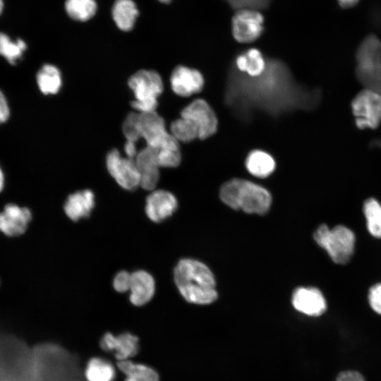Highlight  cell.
<instances>
[{"label": "cell", "mask_w": 381, "mask_h": 381, "mask_svg": "<svg viewBox=\"0 0 381 381\" xmlns=\"http://www.w3.org/2000/svg\"><path fill=\"white\" fill-rule=\"evenodd\" d=\"M4 6V1H3V0H0V16H1V14L2 13V12H3Z\"/></svg>", "instance_id": "ab89813d"}, {"label": "cell", "mask_w": 381, "mask_h": 381, "mask_svg": "<svg viewBox=\"0 0 381 381\" xmlns=\"http://www.w3.org/2000/svg\"><path fill=\"white\" fill-rule=\"evenodd\" d=\"M292 304L298 312L311 317H318L327 308L325 298L315 287H299L292 295Z\"/></svg>", "instance_id": "7c38bea8"}, {"label": "cell", "mask_w": 381, "mask_h": 381, "mask_svg": "<svg viewBox=\"0 0 381 381\" xmlns=\"http://www.w3.org/2000/svg\"><path fill=\"white\" fill-rule=\"evenodd\" d=\"M31 217L28 208L14 204L6 205L0 213V231L8 236L21 235L25 231Z\"/></svg>", "instance_id": "2e32d148"}, {"label": "cell", "mask_w": 381, "mask_h": 381, "mask_svg": "<svg viewBox=\"0 0 381 381\" xmlns=\"http://www.w3.org/2000/svg\"><path fill=\"white\" fill-rule=\"evenodd\" d=\"M159 1L164 4H169L171 2V0H159Z\"/></svg>", "instance_id": "60d3db41"}, {"label": "cell", "mask_w": 381, "mask_h": 381, "mask_svg": "<svg viewBox=\"0 0 381 381\" xmlns=\"http://www.w3.org/2000/svg\"><path fill=\"white\" fill-rule=\"evenodd\" d=\"M27 49L26 43L21 39L16 41L4 32H0V55L3 56L12 65L21 59Z\"/></svg>", "instance_id": "4316f807"}, {"label": "cell", "mask_w": 381, "mask_h": 381, "mask_svg": "<svg viewBox=\"0 0 381 381\" xmlns=\"http://www.w3.org/2000/svg\"><path fill=\"white\" fill-rule=\"evenodd\" d=\"M219 197L230 207L250 214H265L272 202L271 194L267 189L241 179L224 183L220 188Z\"/></svg>", "instance_id": "7a4b0ae2"}, {"label": "cell", "mask_w": 381, "mask_h": 381, "mask_svg": "<svg viewBox=\"0 0 381 381\" xmlns=\"http://www.w3.org/2000/svg\"><path fill=\"white\" fill-rule=\"evenodd\" d=\"M117 366L126 376L124 381H160L157 371L147 365L125 360L118 361Z\"/></svg>", "instance_id": "603a6c76"}, {"label": "cell", "mask_w": 381, "mask_h": 381, "mask_svg": "<svg viewBox=\"0 0 381 381\" xmlns=\"http://www.w3.org/2000/svg\"><path fill=\"white\" fill-rule=\"evenodd\" d=\"M263 22V16L256 10H238L232 18L234 39L241 43L255 41L262 33Z\"/></svg>", "instance_id": "9c48e42d"}, {"label": "cell", "mask_w": 381, "mask_h": 381, "mask_svg": "<svg viewBox=\"0 0 381 381\" xmlns=\"http://www.w3.org/2000/svg\"><path fill=\"white\" fill-rule=\"evenodd\" d=\"M246 167L252 175L259 178H265L274 171L275 161L266 152L255 150L248 155Z\"/></svg>", "instance_id": "ffe728a7"}, {"label": "cell", "mask_w": 381, "mask_h": 381, "mask_svg": "<svg viewBox=\"0 0 381 381\" xmlns=\"http://www.w3.org/2000/svg\"><path fill=\"white\" fill-rule=\"evenodd\" d=\"M99 346L104 351L113 353L118 361H125L138 353L139 339L130 332L118 335L107 332L101 338Z\"/></svg>", "instance_id": "8fae6325"}, {"label": "cell", "mask_w": 381, "mask_h": 381, "mask_svg": "<svg viewBox=\"0 0 381 381\" xmlns=\"http://www.w3.org/2000/svg\"><path fill=\"white\" fill-rule=\"evenodd\" d=\"M313 238L334 263L346 265L352 258L356 236L347 226L339 224L329 228L326 224H322L314 232Z\"/></svg>", "instance_id": "3957f363"}, {"label": "cell", "mask_w": 381, "mask_h": 381, "mask_svg": "<svg viewBox=\"0 0 381 381\" xmlns=\"http://www.w3.org/2000/svg\"><path fill=\"white\" fill-rule=\"evenodd\" d=\"M95 205V195L92 190L85 189L71 194L66 200L64 211L73 221L87 217Z\"/></svg>", "instance_id": "ac0fdd59"}, {"label": "cell", "mask_w": 381, "mask_h": 381, "mask_svg": "<svg viewBox=\"0 0 381 381\" xmlns=\"http://www.w3.org/2000/svg\"><path fill=\"white\" fill-rule=\"evenodd\" d=\"M368 298L371 308L381 315V283L375 284L370 288Z\"/></svg>", "instance_id": "1f68e13d"}, {"label": "cell", "mask_w": 381, "mask_h": 381, "mask_svg": "<svg viewBox=\"0 0 381 381\" xmlns=\"http://www.w3.org/2000/svg\"><path fill=\"white\" fill-rule=\"evenodd\" d=\"M336 381H365V380L357 371L346 370L338 374Z\"/></svg>", "instance_id": "836d02e7"}, {"label": "cell", "mask_w": 381, "mask_h": 381, "mask_svg": "<svg viewBox=\"0 0 381 381\" xmlns=\"http://www.w3.org/2000/svg\"><path fill=\"white\" fill-rule=\"evenodd\" d=\"M122 131L127 141L136 143L141 138L138 113L131 112L127 115L122 125Z\"/></svg>", "instance_id": "f1b7e54d"}, {"label": "cell", "mask_w": 381, "mask_h": 381, "mask_svg": "<svg viewBox=\"0 0 381 381\" xmlns=\"http://www.w3.org/2000/svg\"><path fill=\"white\" fill-rule=\"evenodd\" d=\"M65 9L72 19L87 21L95 16L97 4L95 0H66Z\"/></svg>", "instance_id": "484cf974"}, {"label": "cell", "mask_w": 381, "mask_h": 381, "mask_svg": "<svg viewBox=\"0 0 381 381\" xmlns=\"http://www.w3.org/2000/svg\"><path fill=\"white\" fill-rule=\"evenodd\" d=\"M351 109L356 126L375 129L381 123V93L363 88L352 99Z\"/></svg>", "instance_id": "8992f818"}, {"label": "cell", "mask_w": 381, "mask_h": 381, "mask_svg": "<svg viewBox=\"0 0 381 381\" xmlns=\"http://www.w3.org/2000/svg\"><path fill=\"white\" fill-rule=\"evenodd\" d=\"M170 133L179 142H190L199 137L196 126L190 120L181 116L171 123Z\"/></svg>", "instance_id": "83f0119b"}, {"label": "cell", "mask_w": 381, "mask_h": 381, "mask_svg": "<svg viewBox=\"0 0 381 381\" xmlns=\"http://www.w3.org/2000/svg\"><path fill=\"white\" fill-rule=\"evenodd\" d=\"M363 211L369 234L381 238V203L375 198H369L364 201Z\"/></svg>", "instance_id": "d4e9b609"}, {"label": "cell", "mask_w": 381, "mask_h": 381, "mask_svg": "<svg viewBox=\"0 0 381 381\" xmlns=\"http://www.w3.org/2000/svg\"><path fill=\"white\" fill-rule=\"evenodd\" d=\"M181 116L190 120L196 126L200 139H206L217 131L216 114L202 99H197L183 108Z\"/></svg>", "instance_id": "30bf717a"}, {"label": "cell", "mask_w": 381, "mask_h": 381, "mask_svg": "<svg viewBox=\"0 0 381 381\" xmlns=\"http://www.w3.org/2000/svg\"><path fill=\"white\" fill-rule=\"evenodd\" d=\"M174 277L180 294L189 303L206 305L217 298L212 272L198 260L181 259L174 269Z\"/></svg>", "instance_id": "6da1fadb"}, {"label": "cell", "mask_w": 381, "mask_h": 381, "mask_svg": "<svg viewBox=\"0 0 381 381\" xmlns=\"http://www.w3.org/2000/svg\"><path fill=\"white\" fill-rule=\"evenodd\" d=\"M157 150L147 146L138 151L135 162L140 175V186L147 190L155 188L159 179Z\"/></svg>", "instance_id": "4fadbf2b"}, {"label": "cell", "mask_w": 381, "mask_h": 381, "mask_svg": "<svg viewBox=\"0 0 381 381\" xmlns=\"http://www.w3.org/2000/svg\"><path fill=\"white\" fill-rule=\"evenodd\" d=\"M236 64L238 70L246 73L252 78L262 75L267 65L261 52L255 48L238 55L236 59Z\"/></svg>", "instance_id": "44dd1931"}, {"label": "cell", "mask_w": 381, "mask_h": 381, "mask_svg": "<svg viewBox=\"0 0 381 381\" xmlns=\"http://www.w3.org/2000/svg\"><path fill=\"white\" fill-rule=\"evenodd\" d=\"M106 164L110 175L123 188L133 190L140 186V175L135 159L123 157L114 149L107 154Z\"/></svg>", "instance_id": "ba28073f"}, {"label": "cell", "mask_w": 381, "mask_h": 381, "mask_svg": "<svg viewBox=\"0 0 381 381\" xmlns=\"http://www.w3.org/2000/svg\"><path fill=\"white\" fill-rule=\"evenodd\" d=\"M157 150L159 167H176L180 164L181 160L180 148Z\"/></svg>", "instance_id": "f546056e"}, {"label": "cell", "mask_w": 381, "mask_h": 381, "mask_svg": "<svg viewBox=\"0 0 381 381\" xmlns=\"http://www.w3.org/2000/svg\"><path fill=\"white\" fill-rule=\"evenodd\" d=\"M129 299L132 304L141 306L148 303L155 291L153 277L145 270H137L131 274Z\"/></svg>", "instance_id": "e0dca14e"}, {"label": "cell", "mask_w": 381, "mask_h": 381, "mask_svg": "<svg viewBox=\"0 0 381 381\" xmlns=\"http://www.w3.org/2000/svg\"><path fill=\"white\" fill-rule=\"evenodd\" d=\"M135 143H136L126 140L124 145V152L127 157L131 158V159L135 158L138 152L136 149Z\"/></svg>", "instance_id": "d590c367"}, {"label": "cell", "mask_w": 381, "mask_h": 381, "mask_svg": "<svg viewBox=\"0 0 381 381\" xmlns=\"http://www.w3.org/2000/svg\"><path fill=\"white\" fill-rule=\"evenodd\" d=\"M177 207V200L171 193L155 190L146 198L145 212L150 220L160 222L170 217Z\"/></svg>", "instance_id": "5bb4252c"}, {"label": "cell", "mask_w": 381, "mask_h": 381, "mask_svg": "<svg viewBox=\"0 0 381 381\" xmlns=\"http://www.w3.org/2000/svg\"><path fill=\"white\" fill-rule=\"evenodd\" d=\"M138 122L147 146L159 150L180 148L179 141L166 130L164 119L156 111L138 113Z\"/></svg>", "instance_id": "52a82bcc"}, {"label": "cell", "mask_w": 381, "mask_h": 381, "mask_svg": "<svg viewBox=\"0 0 381 381\" xmlns=\"http://www.w3.org/2000/svg\"><path fill=\"white\" fill-rule=\"evenodd\" d=\"M128 83L135 97L131 102L132 107L138 113L155 111L157 97L163 90L159 74L155 71L140 70L129 78Z\"/></svg>", "instance_id": "5b68a950"}, {"label": "cell", "mask_w": 381, "mask_h": 381, "mask_svg": "<svg viewBox=\"0 0 381 381\" xmlns=\"http://www.w3.org/2000/svg\"><path fill=\"white\" fill-rule=\"evenodd\" d=\"M356 76L364 88L381 87V41L375 35L366 37L356 54Z\"/></svg>", "instance_id": "277c9868"}, {"label": "cell", "mask_w": 381, "mask_h": 381, "mask_svg": "<svg viewBox=\"0 0 381 381\" xmlns=\"http://www.w3.org/2000/svg\"><path fill=\"white\" fill-rule=\"evenodd\" d=\"M170 83L173 91L176 95L188 97L202 89L204 79L198 70L179 66L173 71Z\"/></svg>", "instance_id": "9a60e30c"}, {"label": "cell", "mask_w": 381, "mask_h": 381, "mask_svg": "<svg viewBox=\"0 0 381 381\" xmlns=\"http://www.w3.org/2000/svg\"><path fill=\"white\" fill-rule=\"evenodd\" d=\"M234 8L241 9H263L266 8L270 0H226Z\"/></svg>", "instance_id": "4dcf8cb0"}, {"label": "cell", "mask_w": 381, "mask_h": 381, "mask_svg": "<svg viewBox=\"0 0 381 381\" xmlns=\"http://www.w3.org/2000/svg\"><path fill=\"white\" fill-rule=\"evenodd\" d=\"M4 174L0 168V192L2 190L3 187H4Z\"/></svg>", "instance_id": "f35d334b"}, {"label": "cell", "mask_w": 381, "mask_h": 381, "mask_svg": "<svg viewBox=\"0 0 381 381\" xmlns=\"http://www.w3.org/2000/svg\"><path fill=\"white\" fill-rule=\"evenodd\" d=\"M341 7L349 8L356 4L359 0H337Z\"/></svg>", "instance_id": "8d00e7d4"}, {"label": "cell", "mask_w": 381, "mask_h": 381, "mask_svg": "<svg viewBox=\"0 0 381 381\" xmlns=\"http://www.w3.org/2000/svg\"><path fill=\"white\" fill-rule=\"evenodd\" d=\"M131 274L126 271L118 272L113 280V286L114 289L120 293H124L129 290Z\"/></svg>", "instance_id": "d6a6232c"}, {"label": "cell", "mask_w": 381, "mask_h": 381, "mask_svg": "<svg viewBox=\"0 0 381 381\" xmlns=\"http://www.w3.org/2000/svg\"><path fill=\"white\" fill-rule=\"evenodd\" d=\"M377 91H378V92H380L381 93V87ZM370 145L371 147H375V148L381 149V138L373 139L370 142Z\"/></svg>", "instance_id": "74e56055"}, {"label": "cell", "mask_w": 381, "mask_h": 381, "mask_svg": "<svg viewBox=\"0 0 381 381\" xmlns=\"http://www.w3.org/2000/svg\"><path fill=\"white\" fill-rule=\"evenodd\" d=\"M9 107L5 96L0 90V124L7 121L9 117Z\"/></svg>", "instance_id": "e575fe53"}, {"label": "cell", "mask_w": 381, "mask_h": 381, "mask_svg": "<svg viewBox=\"0 0 381 381\" xmlns=\"http://www.w3.org/2000/svg\"><path fill=\"white\" fill-rule=\"evenodd\" d=\"M85 377L87 381H114L116 377L115 368L105 358L93 357L86 364Z\"/></svg>", "instance_id": "7402d4cb"}, {"label": "cell", "mask_w": 381, "mask_h": 381, "mask_svg": "<svg viewBox=\"0 0 381 381\" xmlns=\"http://www.w3.org/2000/svg\"><path fill=\"white\" fill-rule=\"evenodd\" d=\"M111 13L114 21L120 30L130 31L134 26L138 10L133 0H116Z\"/></svg>", "instance_id": "d6986e66"}, {"label": "cell", "mask_w": 381, "mask_h": 381, "mask_svg": "<svg viewBox=\"0 0 381 381\" xmlns=\"http://www.w3.org/2000/svg\"><path fill=\"white\" fill-rule=\"evenodd\" d=\"M37 83L43 94L57 93L62 83L59 70L51 64L44 65L37 74Z\"/></svg>", "instance_id": "cb8c5ba5"}]
</instances>
